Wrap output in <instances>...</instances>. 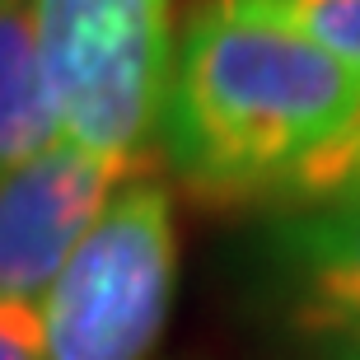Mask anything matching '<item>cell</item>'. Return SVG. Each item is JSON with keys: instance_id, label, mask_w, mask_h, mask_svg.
<instances>
[{"instance_id": "obj_1", "label": "cell", "mask_w": 360, "mask_h": 360, "mask_svg": "<svg viewBox=\"0 0 360 360\" xmlns=\"http://www.w3.org/2000/svg\"><path fill=\"white\" fill-rule=\"evenodd\" d=\"M356 112L360 75L285 28L211 0L174 47L160 141L201 197H281L295 169Z\"/></svg>"}, {"instance_id": "obj_2", "label": "cell", "mask_w": 360, "mask_h": 360, "mask_svg": "<svg viewBox=\"0 0 360 360\" xmlns=\"http://www.w3.org/2000/svg\"><path fill=\"white\" fill-rule=\"evenodd\" d=\"M61 141L141 164L174 70L169 0H33Z\"/></svg>"}, {"instance_id": "obj_3", "label": "cell", "mask_w": 360, "mask_h": 360, "mask_svg": "<svg viewBox=\"0 0 360 360\" xmlns=\"http://www.w3.org/2000/svg\"><path fill=\"white\" fill-rule=\"evenodd\" d=\"M178 285L169 187L136 178L70 253L38 300L47 360H146Z\"/></svg>"}, {"instance_id": "obj_4", "label": "cell", "mask_w": 360, "mask_h": 360, "mask_svg": "<svg viewBox=\"0 0 360 360\" xmlns=\"http://www.w3.org/2000/svg\"><path fill=\"white\" fill-rule=\"evenodd\" d=\"M141 164L52 146L0 183V300L38 304Z\"/></svg>"}, {"instance_id": "obj_5", "label": "cell", "mask_w": 360, "mask_h": 360, "mask_svg": "<svg viewBox=\"0 0 360 360\" xmlns=\"http://www.w3.org/2000/svg\"><path fill=\"white\" fill-rule=\"evenodd\" d=\"M271 271L300 333L360 347V201L281 220L271 229Z\"/></svg>"}, {"instance_id": "obj_6", "label": "cell", "mask_w": 360, "mask_h": 360, "mask_svg": "<svg viewBox=\"0 0 360 360\" xmlns=\"http://www.w3.org/2000/svg\"><path fill=\"white\" fill-rule=\"evenodd\" d=\"M61 146L28 0H0V183Z\"/></svg>"}, {"instance_id": "obj_7", "label": "cell", "mask_w": 360, "mask_h": 360, "mask_svg": "<svg viewBox=\"0 0 360 360\" xmlns=\"http://www.w3.org/2000/svg\"><path fill=\"white\" fill-rule=\"evenodd\" d=\"M229 5L304 38L328 61L360 75V0H229Z\"/></svg>"}, {"instance_id": "obj_8", "label": "cell", "mask_w": 360, "mask_h": 360, "mask_svg": "<svg viewBox=\"0 0 360 360\" xmlns=\"http://www.w3.org/2000/svg\"><path fill=\"white\" fill-rule=\"evenodd\" d=\"M285 201L300 206H337V201H360V112L328 141L323 150H314L300 169L290 174V183L281 187Z\"/></svg>"}, {"instance_id": "obj_9", "label": "cell", "mask_w": 360, "mask_h": 360, "mask_svg": "<svg viewBox=\"0 0 360 360\" xmlns=\"http://www.w3.org/2000/svg\"><path fill=\"white\" fill-rule=\"evenodd\" d=\"M0 360H47L38 304L0 300Z\"/></svg>"}, {"instance_id": "obj_10", "label": "cell", "mask_w": 360, "mask_h": 360, "mask_svg": "<svg viewBox=\"0 0 360 360\" xmlns=\"http://www.w3.org/2000/svg\"><path fill=\"white\" fill-rule=\"evenodd\" d=\"M328 360H360V347H337Z\"/></svg>"}]
</instances>
